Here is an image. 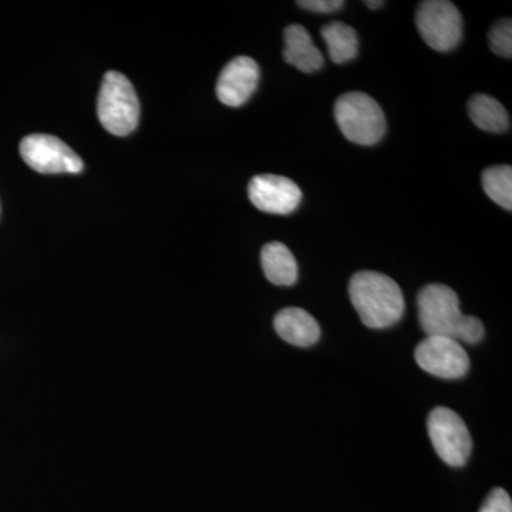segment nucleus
<instances>
[{
	"label": "nucleus",
	"instance_id": "9d476101",
	"mask_svg": "<svg viewBox=\"0 0 512 512\" xmlns=\"http://www.w3.org/2000/svg\"><path fill=\"white\" fill-rule=\"evenodd\" d=\"M259 67L254 59L238 56L222 69L217 82V96L228 107H241L255 93Z\"/></svg>",
	"mask_w": 512,
	"mask_h": 512
},
{
	"label": "nucleus",
	"instance_id": "7ed1b4c3",
	"mask_svg": "<svg viewBox=\"0 0 512 512\" xmlns=\"http://www.w3.org/2000/svg\"><path fill=\"white\" fill-rule=\"evenodd\" d=\"M97 116L114 136H128L138 126L140 101L133 84L120 72H107L101 83Z\"/></svg>",
	"mask_w": 512,
	"mask_h": 512
},
{
	"label": "nucleus",
	"instance_id": "423d86ee",
	"mask_svg": "<svg viewBox=\"0 0 512 512\" xmlns=\"http://www.w3.org/2000/svg\"><path fill=\"white\" fill-rule=\"evenodd\" d=\"M427 429L434 450L451 467L467 463L473 450V440L466 423L453 410L437 407L430 413Z\"/></svg>",
	"mask_w": 512,
	"mask_h": 512
},
{
	"label": "nucleus",
	"instance_id": "2eb2a0df",
	"mask_svg": "<svg viewBox=\"0 0 512 512\" xmlns=\"http://www.w3.org/2000/svg\"><path fill=\"white\" fill-rule=\"evenodd\" d=\"M320 33L328 46L332 62L345 64L356 59L359 53V37L355 29L350 28L346 23L332 22L323 26Z\"/></svg>",
	"mask_w": 512,
	"mask_h": 512
},
{
	"label": "nucleus",
	"instance_id": "20e7f679",
	"mask_svg": "<svg viewBox=\"0 0 512 512\" xmlns=\"http://www.w3.org/2000/svg\"><path fill=\"white\" fill-rule=\"evenodd\" d=\"M335 119L343 136L359 146H373L386 133L382 107L365 93L342 94L335 103Z\"/></svg>",
	"mask_w": 512,
	"mask_h": 512
},
{
	"label": "nucleus",
	"instance_id": "1a4fd4ad",
	"mask_svg": "<svg viewBox=\"0 0 512 512\" xmlns=\"http://www.w3.org/2000/svg\"><path fill=\"white\" fill-rule=\"evenodd\" d=\"M249 200L259 211L288 215L299 207L302 191L292 180L282 175L262 174L248 185Z\"/></svg>",
	"mask_w": 512,
	"mask_h": 512
},
{
	"label": "nucleus",
	"instance_id": "f8f14e48",
	"mask_svg": "<svg viewBox=\"0 0 512 512\" xmlns=\"http://www.w3.org/2000/svg\"><path fill=\"white\" fill-rule=\"evenodd\" d=\"M284 59L303 73L318 72L323 66L322 52L313 45L308 30L301 25H291L284 33Z\"/></svg>",
	"mask_w": 512,
	"mask_h": 512
},
{
	"label": "nucleus",
	"instance_id": "dca6fc26",
	"mask_svg": "<svg viewBox=\"0 0 512 512\" xmlns=\"http://www.w3.org/2000/svg\"><path fill=\"white\" fill-rule=\"evenodd\" d=\"M483 188L485 194L504 210H512V168L511 165H494L484 170Z\"/></svg>",
	"mask_w": 512,
	"mask_h": 512
},
{
	"label": "nucleus",
	"instance_id": "6e6552de",
	"mask_svg": "<svg viewBox=\"0 0 512 512\" xmlns=\"http://www.w3.org/2000/svg\"><path fill=\"white\" fill-rule=\"evenodd\" d=\"M417 365L441 379H460L470 369V357L460 342L443 336H427L414 350Z\"/></svg>",
	"mask_w": 512,
	"mask_h": 512
},
{
	"label": "nucleus",
	"instance_id": "ddd939ff",
	"mask_svg": "<svg viewBox=\"0 0 512 512\" xmlns=\"http://www.w3.org/2000/svg\"><path fill=\"white\" fill-rule=\"evenodd\" d=\"M261 264L266 279L278 286H292L298 281L295 256L281 242H269L261 251Z\"/></svg>",
	"mask_w": 512,
	"mask_h": 512
},
{
	"label": "nucleus",
	"instance_id": "a211bd4d",
	"mask_svg": "<svg viewBox=\"0 0 512 512\" xmlns=\"http://www.w3.org/2000/svg\"><path fill=\"white\" fill-rule=\"evenodd\" d=\"M480 512H512L510 494L503 490V488H495L488 495Z\"/></svg>",
	"mask_w": 512,
	"mask_h": 512
},
{
	"label": "nucleus",
	"instance_id": "4468645a",
	"mask_svg": "<svg viewBox=\"0 0 512 512\" xmlns=\"http://www.w3.org/2000/svg\"><path fill=\"white\" fill-rule=\"evenodd\" d=\"M468 116L478 128L490 133H504L510 128L507 109L487 94H476L468 101Z\"/></svg>",
	"mask_w": 512,
	"mask_h": 512
},
{
	"label": "nucleus",
	"instance_id": "f3484780",
	"mask_svg": "<svg viewBox=\"0 0 512 512\" xmlns=\"http://www.w3.org/2000/svg\"><path fill=\"white\" fill-rule=\"evenodd\" d=\"M490 46L495 55L511 59L512 56V22L511 19H503L495 23L490 30Z\"/></svg>",
	"mask_w": 512,
	"mask_h": 512
},
{
	"label": "nucleus",
	"instance_id": "9b49d317",
	"mask_svg": "<svg viewBox=\"0 0 512 512\" xmlns=\"http://www.w3.org/2000/svg\"><path fill=\"white\" fill-rule=\"evenodd\" d=\"M275 330L285 342L298 348H309L320 338L319 323L301 308H286L276 313Z\"/></svg>",
	"mask_w": 512,
	"mask_h": 512
},
{
	"label": "nucleus",
	"instance_id": "f03ea898",
	"mask_svg": "<svg viewBox=\"0 0 512 512\" xmlns=\"http://www.w3.org/2000/svg\"><path fill=\"white\" fill-rule=\"evenodd\" d=\"M349 296L367 328L383 329L396 325L406 309L400 286L380 272L360 271L353 275Z\"/></svg>",
	"mask_w": 512,
	"mask_h": 512
},
{
	"label": "nucleus",
	"instance_id": "39448f33",
	"mask_svg": "<svg viewBox=\"0 0 512 512\" xmlns=\"http://www.w3.org/2000/svg\"><path fill=\"white\" fill-rule=\"evenodd\" d=\"M416 25L424 42L437 52H450L463 36V19L447 0H426L416 12Z\"/></svg>",
	"mask_w": 512,
	"mask_h": 512
},
{
	"label": "nucleus",
	"instance_id": "f257e3e1",
	"mask_svg": "<svg viewBox=\"0 0 512 512\" xmlns=\"http://www.w3.org/2000/svg\"><path fill=\"white\" fill-rule=\"evenodd\" d=\"M417 309L421 328L427 336H443L468 345L484 338L483 322L463 315L457 293L446 285L424 286L417 296Z\"/></svg>",
	"mask_w": 512,
	"mask_h": 512
},
{
	"label": "nucleus",
	"instance_id": "0eeeda50",
	"mask_svg": "<svg viewBox=\"0 0 512 512\" xmlns=\"http://www.w3.org/2000/svg\"><path fill=\"white\" fill-rule=\"evenodd\" d=\"M19 150L23 161L40 174H79L84 168L82 158L50 134H30L23 138Z\"/></svg>",
	"mask_w": 512,
	"mask_h": 512
},
{
	"label": "nucleus",
	"instance_id": "aec40b11",
	"mask_svg": "<svg viewBox=\"0 0 512 512\" xmlns=\"http://www.w3.org/2000/svg\"><path fill=\"white\" fill-rule=\"evenodd\" d=\"M365 5L369 9H380L382 6H384V2H382V0H376V2L369 0V2H365Z\"/></svg>",
	"mask_w": 512,
	"mask_h": 512
},
{
	"label": "nucleus",
	"instance_id": "6ab92c4d",
	"mask_svg": "<svg viewBox=\"0 0 512 512\" xmlns=\"http://www.w3.org/2000/svg\"><path fill=\"white\" fill-rule=\"evenodd\" d=\"M298 6L315 13H333L345 6L343 0H299Z\"/></svg>",
	"mask_w": 512,
	"mask_h": 512
}]
</instances>
